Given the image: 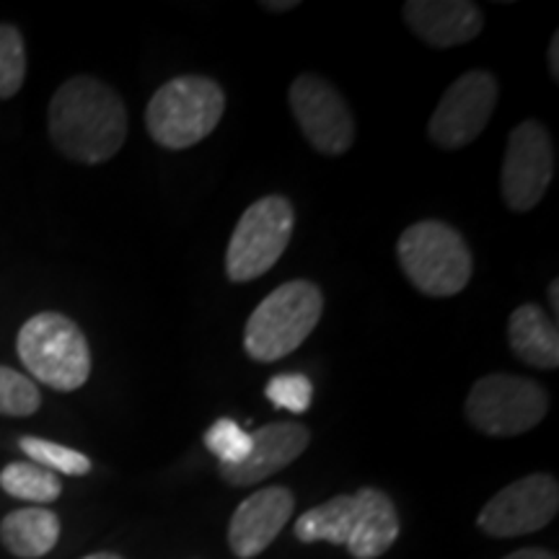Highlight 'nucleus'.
I'll return each instance as SVG.
<instances>
[{"label": "nucleus", "instance_id": "6e6552de", "mask_svg": "<svg viewBox=\"0 0 559 559\" xmlns=\"http://www.w3.org/2000/svg\"><path fill=\"white\" fill-rule=\"evenodd\" d=\"M498 94V81L487 70H469L453 81L430 117L428 135L432 143L443 151H459L474 143L492 117Z\"/></svg>", "mask_w": 559, "mask_h": 559}, {"label": "nucleus", "instance_id": "bb28decb", "mask_svg": "<svg viewBox=\"0 0 559 559\" xmlns=\"http://www.w3.org/2000/svg\"><path fill=\"white\" fill-rule=\"evenodd\" d=\"M262 9L267 11H275V13H283V11H290V9H298V0H267V3H262Z\"/></svg>", "mask_w": 559, "mask_h": 559}, {"label": "nucleus", "instance_id": "f03ea898", "mask_svg": "<svg viewBox=\"0 0 559 559\" xmlns=\"http://www.w3.org/2000/svg\"><path fill=\"white\" fill-rule=\"evenodd\" d=\"M324 311V296L311 280H290L251 311L243 326V349L257 362H277L309 340Z\"/></svg>", "mask_w": 559, "mask_h": 559}, {"label": "nucleus", "instance_id": "0eeeda50", "mask_svg": "<svg viewBox=\"0 0 559 559\" xmlns=\"http://www.w3.org/2000/svg\"><path fill=\"white\" fill-rule=\"evenodd\" d=\"M472 428L485 436L510 438L534 430L547 417L549 394L523 376L492 373L474 383L464 404Z\"/></svg>", "mask_w": 559, "mask_h": 559}, {"label": "nucleus", "instance_id": "a211bd4d", "mask_svg": "<svg viewBox=\"0 0 559 559\" xmlns=\"http://www.w3.org/2000/svg\"><path fill=\"white\" fill-rule=\"evenodd\" d=\"M355 519L353 495H337V498L321 502V506L306 510L296 521V539L304 544L326 542L334 547H345L349 528Z\"/></svg>", "mask_w": 559, "mask_h": 559}, {"label": "nucleus", "instance_id": "7ed1b4c3", "mask_svg": "<svg viewBox=\"0 0 559 559\" xmlns=\"http://www.w3.org/2000/svg\"><path fill=\"white\" fill-rule=\"evenodd\" d=\"M226 94L207 75H179L164 83L145 109V128L160 148L185 151L218 128Z\"/></svg>", "mask_w": 559, "mask_h": 559}, {"label": "nucleus", "instance_id": "a878e982", "mask_svg": "<svg viewBox=\"0 0 559 559\" xmlns=\"http://www.w3.org/2000/svg\"><path fill=\"white\" fill-rule=\"evenodd\" d=\"M547 60H549L551 79L559 81V34H555V37H551V41H549V55H547Z\"/></svg>", "mask_w": 559, "mask_h": 559}, {"label": "nucleus", "instance_id": "2eb2a0df", "mask_svg": "<svg viewBox=\"0 0 559 559\" xmlns=\"http://www.w3.org/2000/svg\"><path fill=\"white\" fill-rule=\"evenodd\" d=\"M353 498L355 519L345 549L355 559H379L400 539V515L394 502L376 487H362Z\"/></svg>", "mask_w": 559, "mask_h": 559}, {"label": "nucleus", "instance_id": "cd10ccee", "mask_svg": "<svg viewBox=\"0 0 559 559\" xmlns=\"http://www.w3.org/2000/svg\"><path fill=\"white\" fill-rule=\"evenodd\" d=\"M549 298H551V313H555V317H557V311H559V280H551Z\"/></svg>", "mask_w": 559, "mask_h": 559}, {"label": "nucleus", "instance_id": "39448f33", "mask_svg": "<svg viewBox=\"0 0 559 559\" xmlns=\"http://www.w3.org/2000/svg\"><path fill=\"white\" fill-rule=\"evenodd\" d=\"M16 353L26 370L55 391H75L91 376L86 334L73 319L45 311L24 321L16 337Z\"/></svg>", "mask_w": 559, "mask_h": 559}, {"label": "nucleus", "instance_id": "c85d7f7f", "mask_svg": "<svg viewBox=\"0 0 559 559\" xmlns=\"http://www.w3.org/2000/svg\"><path fill=\"white\" fill-rule=\"evenodd\" d=\"M83 559H124V557L115 555V551H96V555H88V557H83Z\"/></svg>", "mask_w": 559, "mask_h": 559}, {"label": "nucleus", "instance_id": "f8f14e48", "mask_svg": "<svg viewBox=\"0 0 559 559\" xmlns=\"http://www.w3.org/2000/svg\"><path fill=\"white\" fill-rule=\"evenodd\" d=\"M296 498L288 487L275 485L257 489L230 515L228 544L239 559L260 557L290 521Z\"/></svg>", "mask_w": 559, "mask_h": 559}, {"label": "nucleus", "instance_id": "6ab92c4d", "mask_svg": "<svg viewBox=\"0 0 559 559\" xmlns=\"http://www.w3.org/2000/svg\"><path fill=\"white\" fill-rule=\"evenodd\" d=\"M0 487L11 498L34 502V506H50L60 498L62 485L58 474L32 461H13L0 472Z\"/></svg>", "mask_w": 559, "mask_h": 559}, {"label": "nucleus", "instance_id": "9d476101", "mask_svg": "<svg viewBox=\"0 0 559 559\" xmlns=\"http://www.w3.org/2000/svg\"><path fill=\"white\" fill-rule=\"evenodd\" d=\"M288 102L300 132L313 151H319L321 156H342L353 148L355 117L330 81L311 73L298 75L290 86Z\"/></svg>", "mask_w": 559, "mask_h": 559}, {"label": "nucleus", "instance_id": "f257e3e1", "mask_svg": "<svg viewBox=\"0 0 559 559\" xmlns=\"http://www.w3.org/2000/svg\"><path fill=\"white\" fill-rule=\"evenodd\" d=\"M47 124L55 148L88 166L115 158L128 140L122 96L94 75H75L55 91Z\"/></svg>", "mask_w": 559, "mask_h": 559}, {"label": "nucleus", "instance_id": "dca6fc26", "mask_svg": "<svg viewBox=\"0 0 559 559\" xmlns=\"http://www.w3.org/2000/svg\"><path fill=\"white\" fill-rule=\"evenodd\" d=\"M508 342L513 355L526 366L555 370L559 366L557 321L536 304H523L510 313Z\"/></svg>", "mask_w": 559, "mask_h": 559}, {"label": "nucleus", "instance_id": "f3484780", "mask_svg": "<svg viewBox=\"0 0 559 559\" xmlns=\"http://www.w3.org/2000/svg\"><path fill=\"white\" fill-rule=\"evenodd\" d=\"M60 539V519L47 508L13 510L0 523V542L21 559H39Z\"/></svg>", "mask_w": 559, "mask_h": 559}, {"label": "nucleus", "instance_id": "20e7f679", "mask_svg": "<svg viewBox=\"0 0 559 559\" xmlns=\"http://www.w3.org/2000/svg\"><path fill=\"white\" fill-rule=\"evenodd\" d=\"M400 267L428 298L459 296L472 280V251L456 228L443 221H419L396 243Z\"/></svg>", "mask_w": 559, "mask_h": 559}, {"label": "nucleus", "instance_id": "412c9836", "mask_svg": "<svg viewBox=\"0 0 559 559\" xmlns=\"http://www.w3.org/2000/svg\"><path fill=\"white\" fill-rule=\"evenodd\" d=\"M202 443H205V449L218 459L221 466H236L249 456L251 436L236 423V419L221 417L205 430Z\"/></svg>", "mask_w": 559, "mask_h": 559}, {"label": "nucleus", "instance_id": "b1692460", "mask_svg": "<svg viewBox=\"0 0 559 559\" xmlns=\"http://www.w3.org/2000/svg\"><path fill=\"white\" fill-rule=\"evenodd\" d=\"M264 396L280 409H288L293 415H304L311 407L313 383L304 373H283L267 383Z\"/></svg>", "mask_w": 559, "mask_h": 559}, {"label": "nucleus", "instance_id": "4be33fe9", "mask_svg": "<svg viewBox=\"0 0 559 559\" xmlns=\"http://www.w3.org/2000/svg\"><path fill=\"white\" fill-rule=\"evenodd\" d=\"M26 79V45L16 26L0 24V99L16 96Z\"/></svg>", "mask_w": 559, "mask_h": 559}, {"label": "nucleus", "instance_id": "aec40b11", "mask_svg": "<svg viewBox=\"0 0 559 559\" xmlns=\"http://www.w3.org/2000/svg\"><path fill=\"white\" fill-rule=\"evenodd\" d=\"M19 445L21 451L32 459V464L45 466V469H50L52 474L60 472V474H68V477H83V474L91 472V459L86 453L68 449V445L52 443V440H45V438H32V436L21 438Z\"/></svg>", "mask_w": 559, "mask_h": 559}, {"label": "nucleus", "instance_id": "ddd939ff", "mask_svg": "<svg viewBox=\"0 0 559 559\" xmlns=\"http://www.w3.org/2000/svg\"><path fill=\"white\" fill-rule=\"evenodd\" d=\"M251 436L249 456L236 466H221L223 481L234 487L260 485L285 466H290L300 453L309 449L311 432L300 423H267Z\"/></svg>", "mask_w": 559, "mask_h": 559}, {"label": "nucleus", "instance_id": "423d86ee", "mask_svg": "<svg viewBox=\"0 0 559 559\" xmlns=\"http://www.w3.org/2000/svg\"><path fill=\"white\" fill-rule=\"evenodd\" d=\"M296 210L283 194H267L247 207L236 223L226 251V275L230 283H249L275 267L288 249Z\"/></svg>", "mask_w": 559, "mask_h": 559}, {"label": "nucleus", "instance_id": "393cba45", "mask_svg": "<svg viewBox=\"0 0 559 559\" xmlns=\"http://www.w3.org/2000/svg\"><path fill=\"white\" fill-rule=\"evenodd\" d=\"M502 559H557V557L551 555V551H547V549L531 547V549L513 551V555H508V557H502Z\"/></svg>", "mask_w": 559, "mask_h": 559}, {"label": "nucleus", "instance_id": "4468645a", "mask_svg": "<svg viewBox=\"0 0 559 559\" xmlns=\"http://www.w3.org/2000/svg\"><path fill=\"white\" fill-rule=\"evenodd\" d=\"M404 19L425 45L438 50L466 45L485 29L479 5L469 0H409L404 3Z\"/></svg>", "mask_w": 559, "mask_h": 559}, {"label": "nucleus", "instance_id": "9b49d317", "mask_svg": "<svg viewBox=\"0 0 559 559\" xmlns=\"http://www.w3.org/2000/svg\"><path fill=\"white\" fill-rule=\"evenodd\" d=\"M559 510V485L549 474H531L502 487L479 510L477 526L495 539H513L549 526Z\"/></svg>", "mask_w": 559, "mask_h": 559}, {"label": "nucleus", "instance_id": "1a4fd4ad", "mask_svg": "<svg viewBox=\"0 0 559 559\" xmlns=\"http://www.w3.org/2000/svg\"><path fill=\"white\" fill-rule=\"evenodd\" d=\"M555 177V148L542 122L526 120L510 132L502 158L500 190L513 213H528L539 205Z\"/></svg>", "mask_w": 559, "mask_h": 559}, {"label": "nucleus", "instance_id": "5701e85b", "mask_svg": "<svg viewBox=\"0 0 559 559\" xmlns=\"http://www.w3.org/2000/svg\"><path fill=\"white\" fill-rule=\"evenodd\" d=\"M41 394L37 383L19 370L0 366V415L32 417L39 409Z\"/></svg>", "mask_w": 559, "mask_h": 559}]
</instances>
